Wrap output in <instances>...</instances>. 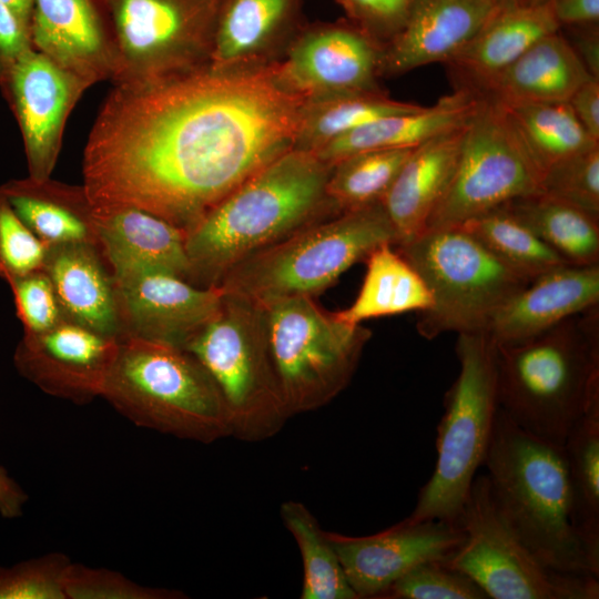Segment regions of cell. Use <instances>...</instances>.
Listing matches in <instances>:
<instances>
[{"label":"cell","mask_w":599,"mask_h":599,"mask_svg":"<svg viewBox=\"0 0 599 599\" xmlns=\"http://www.w3.org/2000/svg\"><path fill=\"white\" fill-rule=\"evenodd\" d=\"M306 102L275 63L113 84L84 148L82 185L97 210L140 209L185 233L294 148Z\"/></svg>","instance_id":"1"},{"label":"cell","mask_w":599,"mask_h":599,"mask_svg":"<svg viewBox=\"0 0 599 599\" xmlns=\"http://www.w3.org/2000/svg\"><path fill=\"white\" fill-rule=\"evenodd\" d=\"M332 165L291 149L260 169L185 232L187 282L219 286L254 253L339 214L326 194Z\"/></svg>","instance_id":"2"},{"label":"cell","mask_w":599,"mask_h":599,"mask_svg":"<svg viewBox=\"0 0 599 599\" xmlns=\"http://www.w3.org/2000/svg\"><path fill=\"white\" fill-rule=\"evenodd\" d=\"M495 349L499 408L528 434L564 446L599 392V306Z\"/></svg>","instance_id":"3"},{"label":"cell","mask_w":599,"mask_h":599,"mask_svg":"<svg viewBox=\"0 0 599 599\" xmlns=\"http://www.w3.org/2000/svg\"><path fill=\"white\" fill-rule=\"evenodd\" d=\"M484 466L502 517L545 566L599 579L571 524L562 446L528 434L499 408Z\"/></svg>","instance_id":"4"},{"label":"cell","mask_w":599,"mask_h":599,"mask_svg":"<svg viewBox=\"0 0 599 599\" xmlns=\"http://www.w3.org/2000/svg\"><path fill=\"white\" fill-rule=\"evenodd\" d=\"M101 397L139 427L203 444L233 436L216 384L180 347L120 337Z\"/></svg>","instance_id":"5"},{"label":"cell","mask_w":599,"mask_h":599,"mask_svg":"<svg viewBox=\"0 0 599 599\" xmlns=\"http://www.w3.org/2000/svg\"><path fill=\"white\" fill-rule=\"evenodd\" d=\"M385 243L395 245L396 233L380 202L297 230L233 266L219 286L261 306L314 297Z\"/></svg>","instance_id":"6"},{"label":"cell","mask_w":599,"mask_h":599,"mask_svg":"<svg viewBox=\"0 0 599 599\" xmlns=\"http://www.w3.org/2000/svg\"><path fill=\"white\" fill-rule=\"evenodd\" d=\"M457 335L459 373L444 398L435 468L405 518L409 522H457L490 445L499 409L495 344L484 332Z\"/></svg>","instance_id":"7"},{"label":"cell","mask_w":599,"mask_h":599,"mask_svg":"<svg viewBox=\"0 0 599 599\" xmlns=\"http://www.w3.org/2000/svg\"><path fill=\"white\" fill-rule=\"evenodd\" d=\"M184 349L216 384L233 436L262 440L274 436L291 417L272 361L263 306L224 291L216 315Z\"/></svg>","instance_id":"8"},{"label":"cell","mask_w":599,"mask_h":599,"mask_svg":"<svg viewBox=\"0 0 599 599\" xmlns=\"http://www.w3.org/2000/svg\"><path fill=\"white\" fill-rule=\"evenodd\" d=\"M396 250L432 293L433 305L416 324L426 339L485 333L495 313L530 282L460 226L427 230Z\"/></svg>","instance_id":"9"},{"label":"cell","mask_w":599,"mask_h":599,"mask_svg":"<svg viewBox=\"0 0 599 599\" xmlns=\"http://www.w3.org/2000/svg\"><path fill=\"white\" fill-rule=\"evenodd\" d=\"M263 308L272 361L291 416L329 403L351 382L372 332L341 319L309 296Z\"/></svg>","instance_id":"10"},{"label":"cell","mask_w":599,"mask_h":599,"mask_svg":"<svg viewBox=\"0 0 599 599\" xmlns=\"http://www.w3.org/2000/svg\"><path fill=\"white\" fill-rule=\"evenodd\" d=\"M221 0H104L113 84L175 78L210 64Z\"/></svg>","instance_id":"11"},{"label":"cell","mask_w":599,"mask_h":599,"mask_svg":"<svg viewBox=\"0 0 599 599\" xmlns=\"http://www.w3.org/2000/svg\"><path fill=\"white\" fill-rule=\"evenodd\" d=\"M464 540L445 561L488 599H598L599 579L545 566L502 517L486 474L477 475L457 520Z\"/></svg>","instance_id":"12"},{"label":"cell","mask_w":599,"mask_h":599,"mask_svg":"<svg viewBox=\"0 0 599 599\" xmlns=\"http://www.w3.org/2000/svg\"><path fill=\"white\" fill-rule=\"evenodd\" d=\"M540 182L541 173L501 103L479 97L466 122L450 183L425 231L458 226L507 202L539 193Z\"/></svg>","instance_id":"13"},{"label":"cell","mask_w":599,"mask_h":599,"mask_svg":"<svg viewBox=\"0 0 599 599\" xmlns=\"http://www.w3.org/2000/svg\"><path fill=\"white\" fill-rule=\"evenodd\" d=\"M383 45L347 19L304 23L276 71L284 84L309 99L379 91Z\"/></svg>","instance_id":"14"},{"label":"cell","mask_w":599,"mask_h":599,"mask_svg":"<svg viewBox=\"0 0 599 599\" xmlns=\"http://www.w3.org/2000/svg\"><path fill=\"white\" fill-rule=\"evenodd\" d=\"M113 282L120 337L133 336L183 349L216 315L224 296L221 286L199 287L156 268L130 271L113 276Z\"/></svg>","instance_id":"15"},{"label":"cell","mask_w":599,"mask_h":599,"mask_svg":"<svg viewBox=\"0 0 599 599\" xmlns=\"http://www.w3.org/2000/svg\"><path fill=\"white\" fill-rule=\"evenodd\" d=\"M119 338L68 318L23 334L13 353L18 373L48 395L83 405L102 396Z\"/></svg>","instance_id":"16"},{"label":"cell","mask_w":599,"mask_h":599,"mask_svg":"<svg viewBox=\"0 0 599 599\" xmlns=\"http://www.w3.org/2000/svg\"><path fill=\"white\" fill-rule=\"evenodd\" d=\"M348 583L358 598H380L402 576L432 560H446L464 540L458 522L403 519L365 537L327 532Z\"/></svg>","instance_id":"17"},{"label":"cell","mask_w":599,"mask_h":599,"mask_svg":"<svg viewBox=\"0 0 599 599\" xmlns=\"http://www.w3.org/2000/svg\"><path fill=\"white\" fill-rule=\"evenodd\" d=\"M31 179H49L57 163L64 125L88 89L33 48L9 70Z\"/></svg>","instance_id":"18"},{"label":"cell","mask_w":599,"mask_h":599,"mask_svg":"<svg viewBox=\"0 0 599 599\" xmlns=\"http://www.w3.org/2000/svg\"><path fill=\"white\" fill-rule=\"evenodd\" d=\"M499 4L495 0H414L406 23L383 47L380 77L446 63L476 35Z\"/></svg>","instance_id":"19"},{"label":"cell","mask_w":599,"mask_h":599,"mask_svg":"<svg viewBox=\"0 0 599 599\" xmlns=\"http://www.w3.org/2000/svg\"><path fill=\"white\" fill-rule=\"evenodd\" d=\"M304 23L302 0H221L209 65L220 70L271 65Z\"/></svg>","instance_id":"20"},{"label":"cell","mask_w":599,"mask_h":599,"mask_svg":"<svg viewBox=\"0 0 599 599\" xmlns=\"http://www.w3.org/2000/svg\"><path fill=\"white\" fill-rule=\"evenodd\" d=\"M599 306V264H566L532 278L493 316L486 334L510 344Z\"/></svg>","instance_id":"21"},{"label":"cell","mask_w":599,"mask_h":599,"mask_svg":"<svg viewBox=\"0 0 599 599\" xmlns=\"http://www.w3.org/2000/svg\"><path fill=\"white\" fill-rule=\"evenodd\" d=\"M29 33L34 50L88 89L111 80V47L91 0H34Z\"/></svg>","instance_id":"22"},{"label":"cell","mask_w":599,"mask_h":599,"mask_svg":"<svg viewBox=\"0 0 599 599\" xmlns=\"http://www.w3.org/2000/svg\"><path fill=\"white\" fill-rule=\"evenodd\" d=\"M559 29L549 2L506 1L445 64L457 90L479 95L534 43Z\"/></svg>","instance_id":"23"},{"label":"cell","mask_w":599,"mask_h":599,"mask_svg":"<svg viewBox=\"0 0 599 599\" xmlns=\"http://www.w3.org/2000/svg\"><path fill=\"white\" fill-rule=\"evenodd\" d=\"M465 125L443 132L414 148L382 204L396 233V245L425 232L445 194L458 161Z\"/></svg>","instance_id":"24"},{"label":"cell","mask_w":599,"mask_h":599,"mask_svg":"<svg viewBox=\"0 0 599 599\" xmlns=\"http://www.w3.org/2000/svg\"><path fill=\"white\" fill-rule=\"evenodd\" d=\"M94 215L98 246L113 276L156 268L187 280L182 230L135 207L94 209Z\"/></svg>","instance_id":"25"},{"label":"cell","mask_w":599,"mask_h":599,"mask_svg":"<svg viewBox=\"0 0 599 599\" xmlns=\"http://www.w3.org/2000/svg\"><path fill=\"white\" fill-rule=\"evenodd\" d=\"M43 271L65 318L106 336L120 337L113 276L97 245L49 246Z\"/></svg>","instance_id":"26"},{"label":"cell","mask_w":599,"mask_h":599,"mask_svg":"<svg viewBox=\"0 0 599 599\" xmlns=\"http://www.w3.org/2000/svg\"><path fill=\"white\" fill-rule=\"evenodd\" d=\"M479 97L455 89L430 106L376 119L349 131L314 153L333 165L356 153L376 150L413 149L451 129L464 125L473 114Z\"/></svg>","instance_id":"27"},{"label":"cell","mask_w":599,"mask_h":599,"mask_svg":"<svg viewBox=\"0 0 599 599\" xmlns=\"http://www.w3.org/2000/svg\"><path fill=\"white\" fill-rule=\"evenodd\" d=\"M591 78L558 30L534 43L478 97L500 102L567 101Z\"/></svg>","instance_id":"28"},{"label":"cell","mask_w":599,"mask_h":599,"mask_svg":"<svg viewBox=\"0 0 599 599\" xmlns=\"http://www.w3.org/2000/svg\"><path fill=\"white\" fill-rule=\"evenodd\" d=\"M1 193L48 247L65 243L98 246L94 209L83 185L29 177L6 185Z\"/></svg>","instance_id":"29"},{"label":"cell","mask_w":599,"mask_h":599,"mask_svg":"<svg viewBox=\"0 0 599 599\" xmlns=\"http://www.w3.org/2000/svg\"><path fill=\"white\" fill-rule=\"evenodd\" d=\"M390 243L376 247L366 258V274L353 304L336 315L351 324L366 319L424 312L433 305L432 293L414 266Z\"/></svg>","instance_id":"30"},{"label":"cell","mask_w":599,"mask_h":599,"mask_svg":"<svg viewBox=\"0 0 599 599\" xmlns=\"http://www.w3.org/2000/svg\"><path fill=\"white\" fill-rule=\"evenodd\" d=\"M564 453L571 497V524L599 575V392L570 430Z\"/></svg>","instance_id":"31"},{"label":"cell","mask_w":599,"mask_h":599,"mask_svg":"<svg viewBox=\"0 0 599 599\" xmlns=\"http://www.w3.org/2000/svg\"><path fill=\"white\" fill-rule=\"evenodd\" d=\"M505 204L568 264H599V217L542 192Z\"/></svg>","instance_id":"32"},{"label":"cell","mask_w":599,"mask_h":599,"mask_svg":"<svg viewBox=\"0 0 599 599\" xmlns=\"http://www.w3.org/2000/svg\"><path fill=\"white\" fill-rule=\"evenodd\" d=\"M500 103L541 175L555 163L599 145L568 101Z\"/></svg>","instance_id":"33"},{"label":"cell","mask_w":599,"mask_h":599,"mask_svg":"<svg viewBox=\"0 0 599 599\" xmlns=\"http://www.w3.org/2000/svg\"><path fill=\"white\" fill-rule=\"evenodd\" d=\"M420 108L418 104L395 100L382 90L309 99L303 110L294 148L314 152L376 119Z\"/></svg>","instance_id":"34"},{"label":"cell","mask_w":599,"mask_h":599,"mask_svg":"<svg viewBox=\"0 0 599 599\" xmlns=\"http://www.w3.org/2000/svg\"><path fill=\"white\" fill-rule=\"evenodd\" d=\"M458 226L530 281L568 264L506 204L475 216Z\"/></svg>","instance_id":"35"},{"label":"cell","mask_w":599,"mask_h":599,"mask_svg":"<svg viewBox=\"0 0 599 599\" xmlns=\"http://www.w3.org/2000/svg\"><path fill=\"white\" fill-rule=\"evenodd\" d=\"M281 517L294 537L303 561L302 599H358L348 583L327 536L309 510L298 501L281 506Z\"/></svg>","instance_id":"36"},{"label":"cell","mask_w":599,"mask_h":599,"mask_svg":"<svg viewBox=\"0 0 599 599\" xmlns=\"http://www.w3.org/2000/svg\"><path fill=\"white\" fill-rule=\"evenodd\" d=\"M413 149L366 151L336 162L326 183L328 200L339 213L380 203Z\"/></svg>","instance_id":"37"},{"label":"cell","mask_w":599,"mask_h":599,"mask_svg":"<svg viewBox=\"0 0 599 599\" xmlns=\"http://www.w3.org/2000/svg\"><path fill=\"white\" fill-rule=\"evenodd\" d=\"M380 598L387 599H488L467 575L445 560L423 562L397 579Z\"/></svg>","instance_id":"38"},{"label":"cell","mask_w":599,"mask_h":599,"mask_svg":"<svg viewBox=\"0 0 599 599\" xmlns=\"http://www.w3.org/2000/svg\"><path fill=\"white\" fill-rule=\"evenodd\" d=\"M541 192L599 217V145L571 155L541 175Z\"/></svg>","instance_id":"39"},{"label":"cell","mask_w":599,"mask_h":599,"mask_svg":"<svg viewBox=\"0 0 599 599\" xmlns=\"http://www.w3.org/2000/svg\"><path fill=\"white\" fill-rule=\"evenodd\" d=\"M71 560L49 552L0 567V599H67L64 577Z\"/></svg>","instance_id":"40"},{"label":"cell","mask_w":599,"mask_h":599,"mask_svg":"<svg viewBox=\"0 0 599 599\" xmlns=\"http://www.w3.org/2000/svg\"><path fill=\"white\" fill-rule=\"evenodd\" d=\"M67 599H176L183 593L140 585L119 571L71 561L64 577Z\"/></svg>","instance_id":"41"},{"label":"cell","mask_w":599,"mask_h":599,"mask_svg":"<svg viewBox=\"0 0 599 599\" xmlns=\"http://www.w3.org/2000/svg\"><path fill=\"white\" fill-rule=\"evenodd\" d=\"M47 251L0 192V278L9 283L43 270Z\"/></svg>","instance_id":"42"},{"label":"cell","mask_w":599,"mask_h":599,"mask_svg":"<svg viewBox=\"0 0 599 599\" xmlns=\"http://www.w3.org/2000/svg\"><path fill=\"white\" fill-rule=\"evenodd\" d=\"M23 334L47 332L65 318L53 285L43 270L8 283Z\"/></svg>","instance_id":"43"},{"label":"cell","mask_w":599,"mask_h":599,"mask_svg":"<svg viewBox=\"0 0 599 599\" xmlns=\"http://www.w3.org/2000/svg\"><path fill=\"white\" fill-rule=\"evenodd\" d=\"M346 19L383 47L404 27L414 0H336Z\"/></svg>","instance_id":"44"},{"label":"cell","mask_w":599,"mask_h":599,"mask_svg":"<svg viewBox=\"0 0 599 599\" xmlns=\"http://www.w3.org/2000/svg\"><path fill=\"white\" fill-rule=\"evenodd\" d=\"M31 47L29 30L18 17L0 1V58L9 64Z\"/></svg>","instance_id":"45"},{"label":"cell","mask_w":599,"mask_h":599,"mask_svg":"<svg viewBox=\"0 0 599 599\" xmlns=\"http://www.w3.org/2000/svg\"><path fill=\"white\" fill-rule=\"evenodd\" d=\"M567 101L585 131L599 142V80L583 82Z\"/></svg>","instance_id":"46"},{"label":"cell","mask_w":599,"mask_h":599,"mask_svg":"<svg viewBox=\"0 0 599 599\" xmlns=\"http://www.w3.org/2000/svg\"><path fill=\"white\" fill-rule=\"evenodd\" d=\"M589 74L599 79V24L560 28Z\"/></svg>","instance_id":"47"},{"label":"cell","mask_w":599,"mask_h":599,"mask_svg":"<svg viewBox=\"0 0 599 599\" xmlns=\"http://www.w3.org/2000/svg\"><path fill=\"white\" fill-rule=\"evenodd\" d=\"M559 28L599 24V0H551Z\"/></svg>","instance_id":"48"},{"label":"cell","mask_w":599,"mask_h":599,"mask_svg":"<svg viewBox=\"0 0 599 599\" xmlns=\"http://www.w3.org/2000/svg\"><path fill=\"white\" fill-rule=\"evenodd\" d=\"M28 499L23 488L0 465V516L7 519L21 517Z\"/></svg>","instance_id":"49"},{"label":"cell","mask_w":599,"mask_h":599,"mask_svg":"<svg viewBox=\"0 0 599 599\" xmlns=\"http://www.w3.org/2000/svg\"><path fill=\"white\" fill-rule=\"evenodd\" d=\"M4 3L29 30L34 0H0ZM30 34V33H29Z\"/></svg>","instance_id":"50"},{"label":"cell","mask_w":599,"mask_h":599,"mask_svg":"<svg viewBox=\"0 0 599 599\" xmlns=\"http://www.w3.org/2000/svg\"><path fill=\"white\" fill-rule=\"evenodd\" d=\"M517 1H522V2H528V3H548L551 0H517Z\"/></svg>","instance_id":"51"},{"label":"cell","mask_w":599,"mask_h":599,"mask_svg":"<svg viewBox=\"0 0 599 599\" xmlns=\"http://www.w3.org/2000/svg\"><path fill=\"white\" fill-rule=\"evenodd\" d=\"M495 1L498 2V3H504V2L510 1V0H495Z\"/></svg>","instance_id":"52"}]
</instances>
